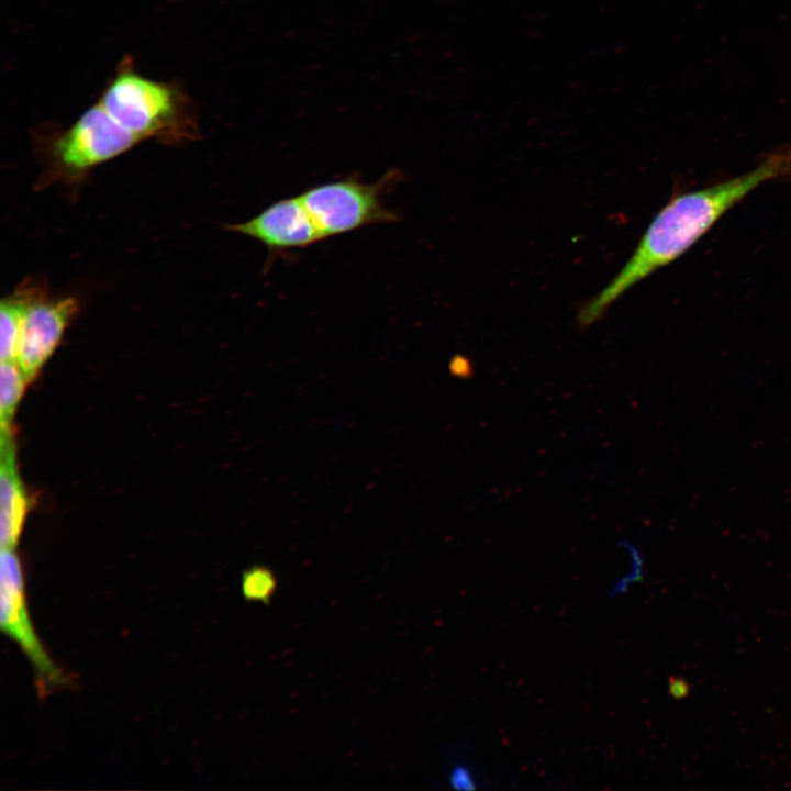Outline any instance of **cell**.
<instances>
[{
    "label": "cell",
    "instance_id": "1",
    "mask_svg": "<svg viewBox=\"0 0 791 791\" xmlns=\"http://www.w3.org/2000/svg\"><path fill=\"white\" fill-rule=\"evenodd\" d=\"M790 177L791 145H782L739 176L673 197L653 219L619 274L581 307L578 325L584 328L600 320L630 288L682 256L755 189Z\"/></svg>",
    "mask_w": 791,
    "mask_h": 791
},
{
    "label": "cell",
    "instance_id": "2",
    "mask_svg": "<svg viewBox=\"0 0 791 791\" xmlns=\"http://www.w3.org/2000/svg\"><path fill=\"white\" fill-rule=\"evenodd\" d=\"M400 177L398 170H390L374 182L348 176L311 187L300 198L327 238L367 225L397 221V214L387 209L382 198Z\"/></svg>",
    "mask_w": 791,
    "mask_h": 791
},
{
    "label": "cell",
    "instance_id": "3",
    "mask_svg": "<svg viewBox=\"0 0 791 791\" xmlns=\"http://www.w3.org/2000/svg\"><path fill=\"white\" fill-rule=\"evenodd\" d=\"M0 570V627L30 661L37 695L44 699L70 687L73 677L51 657L31 620L23 568L15 548L1 547Z\"/></svg>",
    "mask_w": 791,
    "mask_h": 791
},
{
    "label": "cell",
    "instance_id": "4",
    "mask_svg": "<svg viewBox=\"0 0 791 791\" xmlns=\"http://www.w3.org/2000/svg\"><path fill=\"white\" fill-rule=\"evenodd\" d=\"M99 103L124 129L141 140L177 134L179 112L174 91L134 73L119 75Z\"/></svg>",
    "mask_w": 791,
    "mask_h": 791
},
{
    "label": "cell",
    "instance_id": "5",
    "mask_svg": "<svg viewBox=\"0 0 791 791\" xmlns=\"http://www.w3.org/2000/svg\"><path fill=\"white\" fill-rule=\"evenodd\" d=\"M140 141L97 103L54 141L52 168L60 177L78 178L125 153Z\"/></svg>",
    "mask_w": 791,
    "mask_h": 791
},
{
    "label": "cell",
    "instance_id": "6",
    "mask_svg": "<svg viewBox=\"0 0 791 791\" xmlns=\"http://www.w3.org/2000/svg\"><path fill=\"white\" fill-rule=\"evenodd\" d=\"M79 310L74 297L37 298L25 313L18 345L16 363L26 380L32 381L59 345Z\"/></svg>",
    "mask_w": 791,
    "mask_h": 791
},
{
    "label": "cell",
    "instance_id": "7",
    "mask_svg": "<svg viewBox=\"0 0 791 791\" xmlns=\"http://www.w3.org/2000/svg\"><path fill=\"white\" fill-rule=\"evenodd\" d=\"M226 229L257 239L272 254L305 248L324 239L300 196L281 199L248 221Z\"/></svg>",
    "mask_w": 791,
    "mask_h": 791
},
{
    "label": "cell",
    "instance_id": "8",
    "mask_svg": "<svg viewBox=\"0 0 791 791\" xmlns=\"http://www.w3.org/2000/svg\"><path fill=\"white\" fill-rule=\"evenodd\" d=\"M1 547L15 548L27 513L26 492L19 476L12 432L0 436Z\"/></svg>",
    "mask_w": 791,
    "mask_h": 791
},
{
    "label": "cell",
    "instance_id": "9",
    "mask_svg": "<svg viewBox=\"0 0 791 791\" xmlns=\"http://www.w3.org/2000/svg\"><path fill=\"white\" fill-rule=\"evenodd\" d=\"M45 290L40 286L25 283L23 288L2 299L0 304V352L1 361H16L20 332L30 305Z\"/></svg>",
    "mask_w": 791,
    "mask_h": 791
},
{
    "label": "cell",
    "instance_id": "10",
    "mask_svg": "<svg viewBox=\"0 0 791 791\" xmlns=\"http://www.w3.org/2000/svg\"><path fill=\"white\" fill-rule=\"evenodd\" d=\"M26 380L16 361H1L0 422L1 433L11 432L14 412L25 390Z\"/></svg>",
    "mask_w": 791,
    "mask_h": 791
},
{
    "label": "cell",
    "instance_id": "11",
    "mask_svg": "<svg viewBox=\"0 0 791 791\" xmlns=\"http://www.w3.org/2000/svg\"><path fill=\"white\" fill-rule=\"evenodd\" d=\"M277 589V578L266 566L256 565L242 573L241 591L249 602L268 603Z\"/></svg>",
    "mask_w": 791,
    "mask_h": 791
},
{
    "label": "cell",
    "instance_id": "12",
    "mask_svg": "<svg viewBox=\"0 0 791 791\" xmlns=\"http://www.w3.org/2000/svg\"><path fill=\"white\" fill-rule=\"evenodd\" d=\"M449 371L459 379H468L474 376V366L466 357L456 355L449 363Z\"/></svg>",
    "mask_w": 791,
    "mask_h": 791
},
{
    "label": "cell",
    "instance_id": "13",
    "mask_svg": "<svg viewBox=\"0 0 791 791\" xmlns=\"http://www.w3.org/2000/svg\"><path fill=\"white\" fill-rule=\"evenodd\" d=\"M689 692V686L688 683L681 679V678H669V693L676 698L681 699L684 698Z\"/></svg>",
    "mask_w": 791,
    "mask_h": 791
}]
</instances>
